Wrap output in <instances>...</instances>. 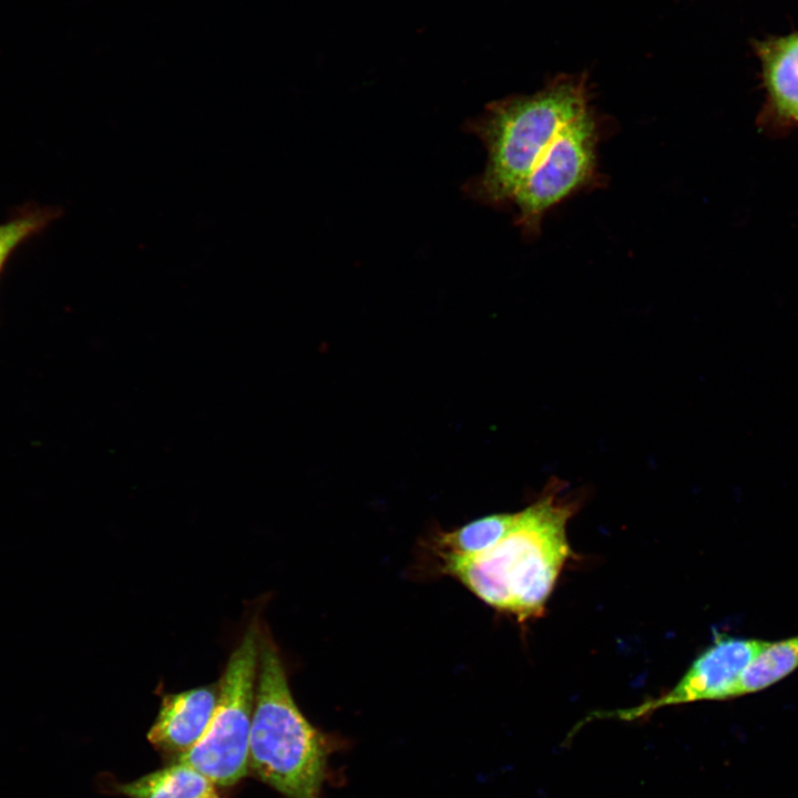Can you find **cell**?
<instances>
[{"label": "cell", "mask_w": 798, "mask_h": 798, "mask_svg": "<svg viewBox=\"0 0 798 798\" xmlns=\"http://www.w3.org/2000/svg\"><path fill=\"white\" fill-rule=\"evenodd\" d=\"M768 643L757 638L718 637L694 659L681 681L666 694L637 707L596 715L630 720L663 706L733 698L734 687L744 669Z\"/></svg>", "instance_id": "cell-6"}, {"label": "cell", "mask_w": 798, "mask_h": 798, "mask_svg": "<svg viewBox=\"0 0 798 798\" xmlns=\"http://www.w3.org/2000/svg\"><path fill=\"white\" fill-rule=\"evenodd\" d=\"M219 695V682L165 694L156 719L147 733L149 741L162 753L177 755L178 758L196 745L207 730L218 706Z\"/></svg>", "instance_id": "cell-8"}, {"label": "cell", "mask_w": 798, "mask_h": 798, "mask_svg": "<svg viewBox=\"0 0 798 798\" xmlns=\"http://www.w3.org/2000/svg\"><path fill=\"white\" fill-rule=\"evenodd\" d=\"M200 798H219V797H218V795L216 794V791H215V789H214V787H213V788H211L208 791H206L205 794H203Z\"/></svg>", "instance_id": "cell-13"}, {"label": "cell", "mask_w": 798, "mask_h": 798, "mask_svg": "<svg viewBox=\"0 0 798 798\" xmlns=\"http://www.w3.org/2000/svg\"><path fill=\"white\" fill-rule=\"evenodd\" d=\"M548 489L516 512L508 533L489 550L443 569L475 596L520 623L538 618L571 554L566 525L575 503Z\"/></svg>", "instance_id": "cell-1"}, {"label": "cell", "mask_w": 798, "mask_h": 798, "mask_svg": "<svg viewBox=\"0 0 798 798\" xmlns=\"http://www.w3.org/2000/svg\"><path fill=\"white\" fill-rule=\"evenodd\" d=\"M60 212L53 207L27 206L0 224V273L11 254L27 239L44 229Z\"/></svg>", "instance_id": "cell-12"}, {"label": "cell", "mask_w": 798, "mask_h": 798, "mask_svg": "<svg viewBox=\"0 0 798 798\" xmlns=\"http://www.w3.org/2000/svg\"><path fill=\"white\" fill-rule=\"evenodd\" d=\"M258 636V624L252 622L219 681V702L207 730L176 759L192 766L214 785L232 786L247 775Z\"/></svg>", "instance_id": "cell-4"}, {"label": "cell", "mask_w": 798, "mask_h": 798, "mask_svg": "<svg viewBox=\"0 0 798 798\" xmlns=\"http://www.w3.org/2000/svg\"><path fill=\"white\" fill-rule=\"evenodd\" d=\"M754 50L766 96L757 124L768 133H786L798 126V32L756 41Z\"/></svg>", "instance_id": "cell-7"}, {"label": "cell", "mask_w": 798, "mask_h": 798, "mask_svg": "<svg viewBox=\"0 0 798 798\" xmlns=\"http://www.w3.org/2000/svg\"><path fill=\"white\" fill-rule=\"evenodd\" d=\"M600 133L592 108L557 133L512 198L523 233H539L549 209L593 181Z\"/></svg>", "instance_id": "cell-5"}, {"label": "cell", "mask_w": 798, "mask_h": 798, "mask_svg": "<svg viewBox=\"0 0 798 798\" xmlns=\"http://www.w3.org/2000/svg\"><path fill=\"white\" fill-rule=\"evenodd\" d=\"M337 745L300 712L279 652L259 628L248 766L285 798H321Z\"/></svg>", "instance_id": "cell-3"}, {"label": "cell", "mask_w": 798, "mask_h": 798, "mask_svg": "<svg viewBox=\"0 0 798 798\" xmlns=\"http://www.w3.org/2000/svg\"><path fill=\"white\" fill-rule=\"evenodd\" d=\"M590 108L584 74L561 75L533 94L489 104L470 124L487 151L484 170L467 186L470 195L489 205L512 202L562 127Z\"/></svg>", "instance_id": "cell-2"}, {"label": "cell", "mask_w": 798, "mask_h": 798, "mask_svg": "<svg viewBox=\"0 0 798 798\" xmlns=\"http://www.w3.org/2000/svg\"><path fill=\"white\" fill-rule=\"evenodd\" d=\"M516 513L487 515L436 540L442 570L453 562L475 556L497 544L511 529Z\"/></svg>", "instance_id": "cell-9"}, {"label": "cell", "mask_w": 798, "mask_h": 798, "mask_svg": "<svg viewBox=\"0 0 798 798\" xmlns=\"http://www.w3.org/2000/svg\"><path fill=\"white\" fill-rule=\"evenodd\" d=\"M797 668L798 635L769 642L744 669L734 687L733 697L766 689Z\"/></svg>", "instance_id": "cell-11"}, {"label": "cell", "mask_w": 798, "mask_h": 798, "mask_svg": "<svg viewBox=\"0 0 798 798\" xmlns=\"http://www.w3.org/2000/svg\"><path fill=\"white\" fill-rule=\"evenodd\" d=\"M214 784L192 766L174 764L116 787L129 798H200Z\"/></svg>", "instance_id": "cell-10"}]
</instances>
